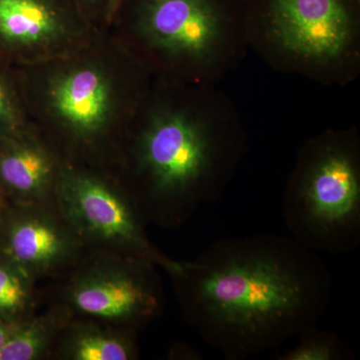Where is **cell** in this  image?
I'll return each mask as SVG.
<instances>
[{
	"instance_id": "cell-12",
	"label": "cell",
	"mask_w": 360,
	"mask_h": 360,
	"mask_svg": "<svg viewBox=\"0 0 360 360\" xmlns=\"http://www.w3.org/2000/svg\"><path fill=\"white\" fill-rule=\"evenodd\" d=\"M68 356L75 360H127L134 359L131 341L101 329H84L71 338Z\"/></svg>"
},
{
	"instance_id": "cell-13",
	"label": "cell",
	"mask_w": 360,
	"mask_h": 360,
	"mask_svg": "<svg viewBox=\"0 0 360 360\" xmlns=\"http://www.w3.org/2000/svg\"><path fill=\"white\" fill-rule=\"evenodd\" d=\"M51 341V326L42 319L11 331L0 350V360H33L44 354Z\"/></svg>"
},
{
	"instance_id": "cell-14",
	"label": "cell",
	"mask_w": 360,
	"mask_h": 360,
	"mask_svg": "<svg viewBox=\"0 0 360 360\" xmlns=\"http://www.w3.org/2000/svg\"><path fill=\"white\" fill-rule=\"evenodd\" d=\"M295 347L278 355V360H342L350 357L340 338L315 328L300 336Z\"/></svg>"
},
{
	"instance_id": "cell-17",
	"label": "cell",
	"mask_w": 360,
	"mask_h": 360,
	"mask_svg": "<svg viewBox=\"0 0 360 360\" xmlns=\"http://www.w3.org/2000/svg\"><path fill=\"white\" fill-rule=\"evenodd\" d=\"M123 0H106V18L112 20L115 14L120 11Z\"/></svg>"
},
{
	"instance_id": "cell-10",
	"label": "cell",
	"mask_w": 360,
	"mask_h": 360,
	"mask_svg": "<svg viewBox=\"0 0 360 360\" xmlns=\"http://www.w3.org/2000/svg\"><path fill=\"white\" fill-rule=\"evenodd\" d=\"M7 250L14 264L26 272L49 269L66 257L70 240L65 231L42 217H26L11 227Z\"/></svg>"
},
{
	"instance_id": "cell-1",
	"label": "cell",
	"mask_w": 360,
	"mask_h": 360,
	"mask_svg": "<svg viewBox=\"0 0 360 360\" xmlns=\"http://www.w3.org/2000/svg\"><path fill=\"white\" fill-rule=\"evenodd\" d=\"M189 323L203 342L243 360L317 328L333 277L291 236L221 238L172 274Z\"/></svg>"
},
{
	"instance_id": "cell-6",
	"label": "cell",
	"mask_w": 360,
	"mask_h": 360,
	"mask_svg": "<svg viewBox=\"0 0 360 360\" xmlns=\"http://www.w3.org/2000/svg\"><path fill=\"white\" fill-rule=\"evenodd\" d=\"M58 196L68 224L85 238L120 246L172 274L180 269L182 262L165 257L150 245L134 205L101 180L66 170L59 177Z\"/></svg>"
},
{
	"instance_id": "cell-11",
	"label": "cell",
	"mask_w": 360,
	"mask_h": 360,
	"mask_svg": "<svg viewBox=\"0 0 360 360\" xmlns=\"http://www.w3.org/2000/svg\"><path fill=\"white\" fill-rule=\"evenodd\" d=\"M53 175L51 156L33 141L14 143L0 155V180L23 198H39Z\"/></svg>"
},
{
	"instance_id": "cell-15",
	"label": "cell",
	"mask_w": 360,
	"mask_h": 360,
	"mask_svg": "<svg viewBox=\"0 0 360 360\" xmlns=\"http://www.w3.org/2000/svg\"><path fill=\"white\" fill-rule=\"evenodd\" d=\"M27 274L18 265L0 264V317L13 319L25 311L30 300Z\"/></svg>"
},
{
	"instance_id": "cell-5",
	"label": "cell",
	"mask_w": 360,
	"mask_h": 360,
	"mask_svg": "<svg viewBox=\"0 0 360 360\" xmlns=\"http://www.w3.org/2000/svg\"><path fill=\"white\" fill-rule=\"evenodd\" d=\"M290 236L312 251L342 255L360 245V136L328 129L300 146L283 193Z\"/></svg>"
},
{
	"instance_id": "cell-3",
	"label": "cell",
	"mask_w": 360,
	"mask_h": 360,
	"mask_svg": "<svg viewBox=\"0 0 360 360\" xmlns=\"http://www.w3.org/2000/svg\"><path fill=\"white\" fill-rule=\"evenodd\" d=\"M250 49L279 72L323 86L360 75V0H246Z\"/></svg>"
},
{
	"instance_id": "cell-8",
	"label": "cell",
	"mask_w": 360,
	"mask_h": 360,
	"mask_svg": "<svg viewBox=\"0 0 360 360\" xmlns=\"http://www.w3.org/2000/svg\"><path fill=\"white\" fill-rule=\"evenodd\" d=\"M49 98L59 122L82 136L103 130L112 111L110 78L96 66H78L59 75L49 87Z\"/></svg>"
},
{
	"instance_id": "cell-16",
	"label": "cell",
	"mask_w": 360,
	"mask_h": 360,
	"mask_svg": "<svg viewBox=\"0 0 360 360\" xmlns=\"http://www.w3.org/2000/svg\"><path fill=\"white\" fill-rule=\"evenodd\" d=\"M20 125V115L6 84L0 79V127L14 130Z\"/></svg>"
},
{
	"instance_id": "cell-4",
	"label": "cell",
	"mask_w": 360,
	"mask_h": 360,
	"mask_svg": "<svg viewBox=\"0 0 360 360\" xmlns=\"http://www.w3.org/2000/svg\"><path fill=\"white\" fill-rule=\"evenodd\" d=\"M131 20L146 60L174 82L219 84L250 51L246 0H134Z\"/></svg>"
},
{
	"instance_id": "cell-19",
	"label": "cell",
	"mask_w": 360,
	"mask_h": 360,
	"mask_svg": "<svg viewBox=\"0 0 360 360\" xmlns=\"http://www.w3.org/2000/svg\"><path fill=\"white\" fill-rule=\"evenodd\" d=\"M82 1L87 2V4H92V2L96 1V0H82Z\"/></svg>"
},
{
	"instance_id": "cell-18",
	"label": "cell",
	"mask_w": 360,
	"mask_h": 360,
	"mask_svg": "<svg viewBox=\"0 0 360 360\" xmlns=\"http://www.w3.org/2000/svg\"><path fill=\"white\" fill-rule=\"evenodd\" d=\"M9 333H11V330L7 328L6 324H4V321H2L1 317H0V350H1L4 343H6V338L7 336H8Z\"/></svg>"
},
{
	"instance_id": "cell-9",
	"label": "cell",
	"mask_w": 360,
	"mask_h": 360,
	"mask_svg": "<svg viewBox=\"0 0 360 360\" xmlns=\"http://www.w3.org/2000/svg\"><path fill=\"white\" fill-rule=\"evenodd\" d=\"M70 30V13L60 0H0V37L13 46L51 51Z\"/></svg>"
},
{
	"instance_id": "cell-2",
	"label": "cell",
	"mask_w": 360,
	"mask_h": 360,
	"mask_svg": "<svg viewBox=\"0 0 360 360\" xmlns=\"http://www.w3.org/2000/svg\"><path fill=\"white\" fill-rule=\"evenodd\" d=\"M161 90L135 135V167L155 214L179 222L220 200L248 153V134L219 85L172 82Z\"/></svg>"
},
{
	"instance_id": "cell-7",
	"label": "cell",
	"mask_w": 360,
	"mask_h": 360,
	"mask_svg": "<svg viewBox=\"0 0 360 360\" xmlns=\"http://www.w3.org/2000/svg\"><path fill=\"white\" fill-rule=\"evenodd\" d=\"M150 260L135 257L116 269L92 270L72 286L70 300L80 312L106 321L141 324L161 309Z\"/></svg>"
}]
</instances>
